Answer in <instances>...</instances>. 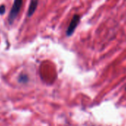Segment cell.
I'll list each match as a JSON object with an SVG mask.
<instances>
[{
	"instance_id": "obj_2",
	"label": "cell",
	"mask_w": 126,
	"mask_h": 126,
	"mask_svg": "<svg viewBox=\"0 0 126 126\" xmlns=\"http://www.w3.org/2000/svg\"><path fill=\"white\" fill-rule=\"evenodd\" d=\"M80 18H81L80 16L78 15V14H75L72 17V19H71V21L70 22V24H69L67 30H66V35L68 37H70L74 34L76 27L78 26V24H79V23L80 21Z\"/></svg>"
},
{
	"instance_id": "obj_1",
	"label": "cell",
	"mask_w": 126,
	"mask_h": 126,
	"mask_svg": "<svg viewBox=\"0 0 126 126\" xmlns=\"http://www.w3.org/2000/svg\"><path fill=\"white\" fill-rule=\"evenodd\" d=\"M23 3V0H14L10 13L8 15V23L9 24H12L16 18H17L20 10L22 8V5Z\"/></svg>"
},
{
	"instance_id": "obj_3",
	"label": "cell",
	"mask_w": 126,
	"mask_h": 126,
	"mask_svg": "<svg viewBox=\"0 0 126 126\" xmlns=\"http://www.w3.org/2000/svg\"><path fill=\"white\" fill-rule=\"evenodd\" d=\"M38 3H39V0H30L29 7L27 10V16L28 18H30L34 14V13L37 8Z\"/></svg>"
},
{
	"instance_id": "obj_5",
	"label": "cell",
	"mask_w": 126,
	"mask_h": 126,
	"mask_svg": "<svg viewBox=\"0 0 126 126\" xmlns=\"http://www.w3.org/2000/svg\"><path fill=\"white\" fill-rule=\"evenodd\" d=\"M5 10H6L5 5H4V4L0 5V15H3L5 13Z\"/></svg>"
},
{
	"instance_id": "obj_4",
	"label": "cell",
	"mask_w": 126,
	"mask_h": 126,
	"mask_svg": "<svg viewBox=\"0 0 126 126\" xmlns=\"http://www.w3.org/2000/svg\"><path fill=\"white\" fill-rule=\"evenodd\" d=\"M18 80L19 83H25L28 81V77L27 75L25 74H21L18 78Z\"/></svg>"
}]
</instances>
